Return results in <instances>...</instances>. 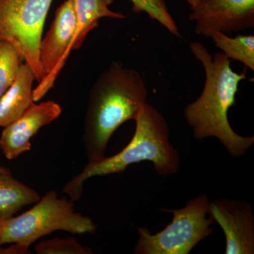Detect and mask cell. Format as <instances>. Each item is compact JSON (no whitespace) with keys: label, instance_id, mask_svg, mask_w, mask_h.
<instances>
[{"label":"cell","instance_id":"cell-1","mask_svg":"<svg viewBox=\"0 0 254 254\" xmlns=\"http://www.w3.org/2000/svg\"><path fill=\"white\" fill-rule=\"evenodd\" d=\"M190 49L204 68L203 91L195 101L185 107L184 117L193 131V138H217L233 157L243 156L254 143V136H243L232 128L228 111L236 103L240 82L247 79V68L235 72L230 60L222 53L214 57L198 41L190 42Z\"/></svg>","mask_w":254,"mask_h":254},{"label":"cell","instance_id":"cell-2","mask_svg":"<svg viewBox=\"0 0 254 254\" xmlns=\"http://www.w3.org/2000/svg\"><path fill=\"white\" fill-rule=\"evenodd\" d=\"M148 95L146 83L135 68L113 62L100 73L89 91L83 125L88 163L105 158L113 133L123 124L134 120Z\"/></svg>","mask_w":254,"mask_h":254},{"label":"cell","instance_id":"cell-3","mask_svg":"<svg viewBox=\"0 0 254 254\" xmlns=\"http://www.w3.org/2000/svg\"><path fill=\"white\" fill-rule=\"evenodd\" d=\"M136 129L131 141L118 154L88 163L81 173L68 182L63 192L72 201L83 195V184L95 176L123 173L129 165L151 162L155 172L168 177L180 171L181 158L170 141V128L165 117L153 105L145 103L134 120Z\"/></svg>","mask_w":254,"mask_h":254},{"label":"cell","instance_id":"cell-4","mask_svg":"<svg viewBox=\"0 0 254 254\" xmlns=\"http://www.w3.org/2000/svg\"><path fill=\"white\" fill-rule=\"evenodd\" d=\"M97 229L89 217L74 211L72 200L58 198L51 190L25 213L0 220V247L15 244L29 249L33 242L58 230L94 235Z\"/></svg>","mask_w":254,"mask_h":254},{"label":"cell","instance_id":"cell-5","mask_svg":"<svg viewBox=\"0 0 254 254\" xmlns=\"http://www.w3.org/2000/svg\"><path fill=\"white\" fill-rule=\"evenodd\" d=\"M208 195L200 194L189 200L183 208L177 210L161 209L173 214V221L156 234L146 227L137 229L138 240L135 254H189L214 232V222L209 213Z\"/></svg>","mask_w":254,"mask_h":254},{"label":"cell","instance_id":"cell-6","mask_svg":"<svg viewBox=\"0 0 254 254\" xmlns=\"http://www.w3.org/2000/svg\"><path fill=\"white\" fill-rule=\"evenodd\" d=\"M53 0H0V41L17 50L41 83L46 78L39 60L44 25Z\"/></svg>","mask_w":254,"mask_h":254},{"label":"cell","instance_id":"cell-7","mask_svg":"<svg viewBox=\"0 0 254 254\" xmlns=\"http://www.w3.org/2000/svg\"><path fill=\"white\" fill-rule=\"evenodd\" d=\"M76 29V19L72 6L69 0H65L57 9L48 33L42 38L39 60L46 76L33 90V101H39L54 85L71 51Z\"/></svg>","mask_w":254,"mask_h":254},{"label":"cell","instance_id":"cell-8","mask_svg":"<svg viewBox=\"0 0 254 254\" xmlns=\"http://www.w3.org/2000/svg\"><path fill=\"white\" fill-rule=\"evenodd\" d=\"M190 19L195 33L205 37L254 28V0H198L190 8Z\"/></svg>","mask_w":254,"mask_h":254},{"label":"cell","instance_id":"cell-9","mask_svg":"<svg viewBox=\"0 0 254 254\" xmlns=\"http://www.w3.org/2000/svg\"><path fill=\"white\" fill-rule=\"evenodd\" d=\"M209 213L221 227L226 239V254H254V215L245 200H210Z\"/></svg>","mask_w":254,"mask_h":254},{"label":"cell","instance_id":"cell-10","mask_svg":"<svg viewBox=\"0 0 254 254\" xmlns=\"http://www.w3.org/2000/svg\"><path fill=\"white\" fill-rule=\"evenodd\" d=\"M61 106L53 100L35 102L17 119L5 127L0 136V148L9 160L31 149V138L43 127L53 123L62 113Z\"/></svg>","mask_w":254,"mask_h":254},{"label":"cell","instance_id":"cell-11","mask_svg":"<svg viewBox=\"0 0 254 254\" xmlns=\"http://www.w3.org/2000/svg\"><path fill=\"white\" fill-rule=\"evenodd\" d=\"M34 73L23 63L17 77L0 99V127H5L17 120L33 103Z\"/></svg>","mask_w":254,"mask_h":254},{"label":"cell","instance_id":"cell-12","mask_svg":"<svg viewBox=\"0 0 254 254\" xmlns=\"http://www.w3.org/2000/svg\"><path fill=\"white\" fill-rule=\"evenodd\" d=\"M76 19V29L71 50L83 46L90 32L98 27L99 20L103 18L125 19L122 13L112 11L110 6L114 0H69Z\"/></svg>","mask_w":254,"mask_h":254},{"label":"cell","instance_id":"cell-13","mask_svg":"<svg viewBox=\"0 0 254 254\" xmlns=\"http://www.w3.org/2000/svg\"><path fill=\"white\" fill-rule=\"evenodd\" d=\"M40 199L36 190L18 181L11 173H0V220L11 218L23 206Z\"/></svg>","mask_w":254,"mask_h":254},{"label":"cell","instance_id":"cell-14","mask_svg":"<svg viewBox=\"0 0 254 254\" xmlns=\"http://www.w3.org/2000/svg\"><path fill=\"white\" fill-rule=\"evenodd\" d=\"M215 46L223 52L229 59L237 60L254 71V35L240 36L231 38L225 33L215 31L210 35Z\"/></svg>","mask_w":254,"mask_h":254},{"label":"cell","instance_id":"cell-15","mask_svg":"<svg viewBox=\"0 0 254 254\" xmlns=\"http://www.w3.org/2000/svg\"><path fill=\"white\" fill-rule=\"evenodd\" d=\"M23 63L12 45L0 41V99L14 83Z\"/></svg>","mask_w":254,"mask_h":254},{"label":"cell","instance_id":"cell-16","mask_svg":"<svg viewBox=\"0 0 254 254\" xmlns=\"http://www.w3.org/2000/svg\"><path fill=\"white\" fill-rule=\"evenodd\" d=\"M132 11L136 14L145 12L158 21L174 36L181 38L178 26L169 11L165 0H130Z\"/></svg>","mask_w":254,"mask_h":254},{"label":"cell","instance_id":"cell-17","mask_svg":"<svg viewBox=\"0 0 254 254\" xmlns=\"http://www.w3.org/2000/svg\"><path fill=\"white\" fill-rule=\"evenodd\" d=\"M37 254H92L90 247L78 243L73 238H53L41 241L35 247Z\"/></svg>","mask_w":254,"mask_h":254},{"label":"cell","instance_id":"cell-18","mask_svg":"<svg viewBox=\"0 0 254 254\" xmlns=\"http://www.w3.org/2000/svg\"><path fill=\"white\" fill-rule=\"evenodd\" d=\"M31 254L29 249L14 245L8 248H0V254Z\"/></svg>","mask_w":254,"mask_h":254},{"label":"cell","instance_id":"cell-19","mask_svg":"<svg viewBox=\"0 0 254 254\" xmlns=\"http://www.w3.org/2000/svg\"><path fill=\"white\" fill-rule=\"evenodd\" d=\"M0 173H11L9 169L0 165Z\"/></svg>","mask_w":254,"mask_h":254},{"label":"cell","instance_id":"cell-20","mask_svg":"<svg viewBox=\"0 0 254 254\" xmlns=\"http://www.w3.org/2000/svg\"><path fill=\"white\" fill-rule=\"evenodd\" d=\"M186 1L189 3V4L190 5V8H191L197 4L198 0H186Z\"/></svg>","mask_w":254,"mask_h":254}]
</instances>
